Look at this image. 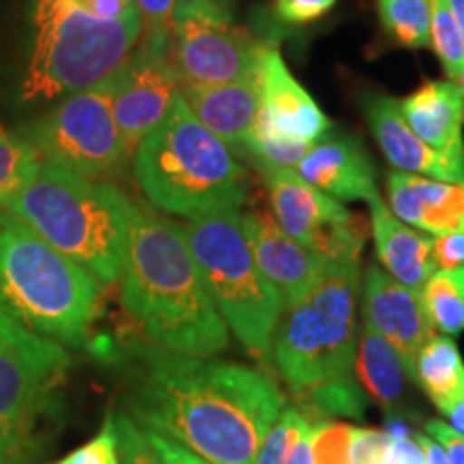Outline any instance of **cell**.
<instances>
[{
    "mask_svg": "<svg viewBox=\"0 0 464 464\" xmlns=\"http://www.w3.org/2000/svg\"><path fill=\"white\" fill-rule=\"evenodd\" d=\"M219 3H226V0H219Z\"/></svg>",
    "mask_w": 464,
    "mask_h": 464,
    "instance_id": "47",
    "label": "cell"
},
{
    "mask_svg": "<svg viewBox=\"0 0 464 464\" xmlns=\"http://www.w3.org/2000/svg\"><path fill=\"white\" fill-rule=\"evenodd\" d=\"M52 464H121L119 430H116L114 415L106 417L102 430L89 443L80 445L72 454Z\"/></svg>",
    "mask_w": 464,
    "mask_h": 464,
    "instance_id": "32",
    "label": "cell"
},
{
    "mask_svg": "<svg viewBox=\"0 0 464 464\" xmlns=\"http://www.w3.org/2000/svg\"><path fill=\"white\" fill-rule=\"evenodd\" d=\"M121 299L149 344L194 357H213L228 346L230 329L183 226L150 205H133Z\"/></svg>",
    "mask_w": 464,
    "mask_h": 464,
    "instance_id": "2",
    "label": "cell"
},
{
    "mask_svg": "<svg viewBox=\"0 0 464 464\" xmlns=\"http://www.w3.org/2000/svg\"><path fill=\"white\" fill-rule=\"evenodd\" d=\"M365 123L372 131L385 160L398 172L420 174L448 183H464V164L440 155L428 147L417 133L406 125L398 108V100L381 91H368L362 95Z\"/></svg>",
    "mask_w": 464,
    "mask_h": 464,
    "instance_id": "16",
    "label": "cell"
},
{
    "mask_svg": "<svg viewBox=\"0 0 464 464\" xmlns=\"http://www.w3.org/2000/svg\"><path fill=\"white\" fill-rule=\"evenodd\" d=\"M241 224L258 269L277 290L284 305L295 304L312 286L327 260L286 235L271 213H241Z\"/></svg>",
    "mask_w": 464,
    "mask_h": 464,
    "instance_id": "17",
    "label": "cell"
},
{
    "mask_svg": "<svg viewBox=\"0 0 464 464\" xmlns=\"http://www.w3.org/2000/svg\"><path fill=\"white\" fill-rule=\"evenodd\" d=\"M295 170L340 202H370L381 196L372 155L355 133L334 130L324 133Z\"/></svg>",
    "mask_w": 464,
    "mask_h": 464,
    "instance_id": "18",
    "label": "cell"
},
{
    "mask_svg": "<svg viewBox=\"0 0 464 464\" xmlns=\"http://www.w3.org/2000/svg\"><path fill=\"white\" fill-rule=\"evenodd\" d=\"M432 260L439 269H462L464 266V226L448 235L434 237Z\"/></svg>",
    "mask_w": 464,
    "mask_h": 464,
    "instance_id": "36",
    "label": "cell"
},
{
    "mask_svg": "<svg viewBox=\"0 0 464 464\" xmlns=\"http://www.w3.org/2000/svg\"><path fill=\"white\" fill-rule=\"evenodd\" d=\"M390 434L374 428H353L348 464H382L385 451L390 448Z\"/></svg>",
    "mask_w": 464,
    "mask_h": 464,
    "instance_id": "34",
    "label": "cell"
},
{
    "mask_svg": "<svg viewBox=\"0 0 464 464\" xmlns=\"http://www.w3.org/2000/svg\"><path fill=\"white\" fill-rule=\"evenodd\" d=\"M451 82L458 86V91H460V97H462V103H464V67L460 69V72H458V75L454 80H451Z\"/></svg>",
    "mask_w": 464,
    "mask_h": 464,
    "instance_id": "46",
    "label": "cell"
},
{
    "mask_svg": "<svg viewBox=\"0 0 464 464\" xmlns=\"http://www.w3.org/2000/svg\"><path fill=\"white\" fill-rule=\"evenodd\" d=\"M426 434H430L434 440L443 445L451 464H464V437H460L450 423L440 420L426 421Z\"/></svg>",
    "mask_w": 464,
    "mask_h": 464,
    "instance_id": "38",
    "label": "cell"
},
{
    "mask_svg": "<svg viewBox=\"0 0 464 464\" xmlns=\"http://www.w3.org/2000/svg\"><path fill=\"white\" fill-rule=\"evenodd\" d=\"M42 164V155L24 136H15L0 125V208H7L17 191L31 181Z\"/></svg>",
    "mask_w": 464,
    "mask_h": 464,
    "instance_id": "27",
    "label": "cell"
},
{
    "mask_svg": "<svg viewBox=\"0 0 464 464\" xmlns=\"http://www.w3.org/2000/svg\"><path fill=\"white\" fill-rule=\"evenodd\" d=\"M355 370L363 392L372 396L387 411V415L396 413L406 398L409 374L396 348L368 323H363L359 334Z\"/></svg>",
    "mask_w": 464,
    "mask_h": 464,
    "instance_id": "23",
    "label": "cell"
},
{
    "mask_svg": "<svg viewBox=\"0 0 464 464\" xmlns=\"http://www.w3.org/2000/svg\"><path fill=\"white\" fill-rule=\"evenodd\" d=\"M116 430H119V456L121 464H164L158 451L150 448L142 428L130 415H114Z\"/></svg>",
    "mask_w": 464,
    "mask_h": 464,
    "instance_id": "33",
    "label": "cell"
},
{
    "mask_svg": "<svg viewBox=\"0 0 464 464\" xmlns=\"http://www.w3.org/2000/svg\"><path fill=\"white\" fill-rule=\"evenodd\" d=\"M451 14H454L458 26H460L462 37H464V0H448Z\"/></svg>",
    "mask_w": 464,
    "mask_h": 464,
    "instance_id": "45",
    "label": "cell"
},
{
    "mask_svg": "<svg viewBox=\"0 0 464 464\" xmlns=\"http://www.w3.org/2000/svg\"><path fill=\"white\" fill-rule=\"evenodd\" d=\"M22 95L52 102L112 75L140 42L144 17H108L80 0H37Z\"/></svg>",
    "mask_w": 464,
    "mask_h": 464,
    "instance_id": "7",
    "label": "cell"
},
{
    "mask_svg": "<svg viewBox=\"0 0 464 464\" xmlns=\"http://www.w3.org/2000/svg\"><path fill=\"white\" fill-rule=\"evenodd\" d=\"M363 323L372 324L396 348L406 374L413 381L421 348L430 342L434 327L423 310L420 293L406 288L379 265H370L362 277Z\"/></svg>",
    "mask_w": 464,
    "mask_h": 464,
    "instance_id": "15",
    "label": "cell"
},
{
    "mask_svg": "<svg viewBox=\"0 0 464 464\" xmlns=\"http://www.w3.org/2000/svg\"><path fill=\"white\" fill-rule=\"evenodd\" d=\"M142 432L150 443V448L158 451V456L161 458V462L164 464H211L202 456L196 454V451L183 448L181 443L164 437V434L150 432V430H142Z\"/></svg>",
    "mask_w": 464,
    "mask_h": 464,
    "instance_id": "37",
    "label": "cell"
},
{
    "mask_svg": "<svg viewBox=\"0 0 464 464\" xmlns=\"http://www.w3.org/2000/svg\"><path fill=\"white\" fill-rule=\"evenodd\" d=\"M271 216L286 235L324 260H359L365 222L290 168H258Z\"/></svg>",
    "mask_w": 464,
    "mask_h": 464,
    "instance_id": "13",
    "label": "cell"
},
{
    "mask_svg": "<svg viewBox=\"0 0 464 464\" xmlns=\"http://www.w3.org/2000/svg\"><path fill=\"white\" fill-rule=\"evenodd\" d=\"M301 396L305 398L307 409H312L321 417H362L365 406H368L363 387L355 379L312 387Z\"/></svg>",
    "mask_w": 464,
    "mask_h": 464,
    "instance_id": "29",
    "label": "cell"
},
{
    "mask_svg": "<svg viewBox=\"0 0 464 464\" xmlns=\"http://www.w3.org/2000/svg\"><path fill=\"white\" fill-rule=\"evenodd\" d=\"M102 284L20 218L0 208V301L61 346L89 344Z\"/></svg>",
    "mask_w": 464,
    "mask_h": 464,
    "instance_id": "5",
    "label": "cell"
},
{
    "mask_svg": "<svg viewBox=\"0 0 464 464\" xmlns=\"http://www.w3.org/2000/svg\"><path fill=\"white\" fill-rule=\"evenodd\" d=\"M191 112L235 155L246 158L247 140L258 116V73L216 86H181Z\"/></svg>",
    "mask_w": 464,
    "mask_h": 464,
    "instance_id": "20",
    "label": "cell"
},
{
    "mask_svg": "<svg viewBox=\"0 0 464 464\" xmlns=\"http://www.w3.org/2000/svg\"><path fill=\"white\" fill-rule=\"evenodd\" d=\"M149 205L166 216L196 219L241 208L249 174L235 153L196 119L183 95L131 155Z\"/></svg>",
    "mask_w": 464,
    "mask_h": 464,
    "instance_id": "4",
    "label": "cell"
},
{
    "mask_svg": "<svg viewBox=\"0 0 464 464\" xmlns=\"http://www.w3.org/2000/svg\"><path fill=\"white\" fill-rule=\"evenodd\" d=\"M114 73L89 89L75 91L28 130L26 138L44 160L82 174L103 179L119 177L133 155L116 123Z\"/></svg>",
    "mask_w": 464,
    "mask_h": 464,
    "instance_id": "10",
    "label": "cell"
},
{
    "mask_svg": "<svg viewBox=\"0 0 464 464\" xmlns=\"http://www.w3.org/2000/svg\"><path fill=\"white\" fill-rule=\"evenodd\" d=\"M406 125L428 147L464 164V103L451 80H426L420 89L398 100Z\"/></svg>",
    "mask_w": 464,
    "mask_h": 464,
    "instance_id": "21",
    "label": "cell"
},
{
    "mask_svg": "<svg viewBox=\"0 0 464 464\" xmlns=\"http://www.w3.org/2000/svg\"><path fill=\"white\" fill-rule=\"evenodd\" d=\"M144 17V28H170L177 0H136Z\"/></svg>",
    "mask_w": 464,
    "mask_h": 464,
    "instance_id": "40",
    "label": "cell"
},
{
    "mask_svg": "<svg viewBox=\"0 0 464 464\" xmlns=\"http://www.w3.org/2000/svg\"><path fill=\"white\" fill-rule=\"evenodd\" d=\"M387 198L393 216L428 235H448L464 226V183L393 170L387 174Z\"/></svg>",
    "mask_w": 464,
    "mask_h": 464,
    "instance_id": "19",
    "label": "cell"
},
{
    "mask_svg": "<svg viewBox=\"0 0 464 464\" xmlns=\"http://www.w3.org/2000/svg\"><path fill=\"white\" fill-rule=\"evenodd\" d=\"M385 432L390 434V439H404L411 437V423L406 421L402 413H392L385 420Z\"/></svg>",
    "mask_w": 464,
    "mask_h": 464,
    "instance_id": "43",
    "label": "cell"
},
{
    "mask_svg": "<svg viewBox=\"0 0 464 464\" xmlns=\"http://www.w3.org/2000/svg\"><path fill=\"white\" fill-rule=\"evenodd\" d=\"M312 456L314 464H348L353 426L318 420L312 423Z\"/></svg>",
    "mask_w": 464,
    "mask_h": 464,
    "instance_id": "31",
    "label": "cell"
},
{
    "mask_svg": "<svg viewBox=\"0 0 464 464\" xmlns=\"http://www.w3.org/2000/svg\"><path fill=\"white\" fill-rule=\"evenodd\" d=\"M181 92L170 28H144L142 42L114 72V114L133 150L170 112Z\"/></svg>",
    "mask_w": 464,
    "mask_h": 464,
    "instance_id": "14",
    "label": "cell"
},
{
    "mask_svg": "<svg viewBox=\"0 0 464 464\" xmlns=\"http://www.w3.org/2000/svg\"><path fill=\"white\" fill-rule=\"evenodd\" d=\"M415 439H417V443L421 445L423 462L426 464H451L448 451H445L443 445H440L439 440H434L430 434L421 432V434H417Z\"/></svg>",
    "mask_w": 464,
    "mask_h": 464,
    "instance_id": "41",
    "label": "cell"
},
{
    "mask_svg": "<svg viewBox=\"0 0 464 464\" xmlns=\"http://www.w3.org/2000/svg\"><path fill=\"white\" fill-rule=\"evenodd\" d=\"M420 299L434 329L445 335L464 332V266L434 271L420 290Z\"/></svg>",
    "mask_w": 464,
    "mask_h": 464,
    "instance_id": "25",
    "label": "cell"
},
{
    "mask_svg": "<svg viewBox=\"0 0 464 464\" xmlns=\"http://www.w3.org/2000/svg\"><path fill=\"white\" fill-rule=\"evenodd\" d=\"M382 31L393 44L406 50L430 45V0H376Z\"/></svg>",
    "mask_w": 464,
    "mask_h": 464,
    "instance_id": "26",
    "label": "cell"
},
{
    "mask_svg": "<svg viewBox=\"0 0 464 464\" xmlns=\"http://www.w3.org/2000/svg\"><path fill=\"white\" fill-rule=\"evenodd\" d=\"M432 22H430V45L434 54L443 65L450 80H454L464 67V37L451 14L448 0H430Z\"/></svg>",
    "mask_w": 464,
    "mask_h": 464,
    "instance_id": "28",
    "label": "cell"
},
{
    "mask_svg": "<svg viewBox=\"0 0 464 464\" xmlns=\"http://www.w3.org/2000/svg\"><path fill=\"white\" fill-rule=\"evenodd\" d=\"M72 363L0 301V464H37L50 443Z\"/></svg>",
    "mask_w": 464,
    "mask_h": 464,
    "instance_id": "8",
    "label": "cell"
},
{
    "mask_svg": "<svg viewBox=\"0 0 464 464\" xmlns=\"http://www.w3.org/2000/svg\"><path fill=\"white\" fill-rule=\"evenodd\" d=\"M368 207L376 258L381 260L382 269L406 288L420 293L437 271L432 260L434 237L398 219L381 196L370 200Z\"/></svg>",
    "mask_w": 464,
    "mask_h": 464,
    "instance_id": "22",
    "label": "cell"
},
{
    "mask_svg": "<svg viewBox=\"0 0 464 464\" xmlns=\"http://www.w3.org/2000/svg\"><path fill=\"white\" fill-rule=\"evenodd\" d=\"M172 63L181 86H216L258 73L266 44L235 24L219 0H177L170 20Z\"/></svg>",
    "mask_w": 464,
    "mask_h": 464,
    "instance_id": "12",
    "label": "cell"
},
{
    "mask_svg": "<svg viewBox=\"0 0 464 464\" xmlns=\"http://www.w3.org/2000/svg\"><path fill=\"white\" fill-rule=\"evenodd\" d=\"M7 211L100 284L123 276L133 202L112 183L97 181L42 158Z\"/></svg>",
    "mask_w": 464,
    "mask_h": 464,
    "instance_id": "3",
    "label": "cell"
},
{
    "mask_svg": "<svg viewBox=\"0 0 464 464\" xmlns=\"http://www.w3.org/2000/svg\"><path fill=\"white\" fill-rule=\"evenodd\" d=\"M310 426L312 423L307 415L301 413L299 409L286 406L260 443L254 464H286L295 443Z\"/></svg>",
    "mask_w": 464,
    "mask_h": 464,
    "instance_id": "30",
    "label": "cell"
},
{
    "mask_svg": "<svg viewBox=\"0 0 464 464\" xmlns=\"http://www.w3.org/2000/svg\"><path fill=\"white\" fill-rule=\"evenodd\" d=\"M334 130L314 97L290 73L277 45H265L258 65V116L246 158L258 168H295Z\"/></svg>",
    "mask_w": 464,
    "mask_h": 464,
    "instance_id": "11",
    "label": "cell"
},
{
    "mask_svg": "<svg viewBox=\"0 0 464 464\" xmlns=\"http://www.w3.org/2000/svg\"><path fill=\"white\" fill-rule=\"evenodd\" d=\"M183 230L224 323L252 355H269L284 301L254 260L239 208L188 219Z\"/></svg>",
    "mask_w": 464,
    "mask_h": 464,
    "instance_id": "9",
    "label": "cell"
},
{
    "mask_svg": "<svg viewBox=\"0 0 464 464\" xmlns=\"http://www.w3.org/2000/svg\"><path fill=\"white\" fill-rule=\"evenodd\" d=\"M125 404L142 430L164 434L211 464H254L286 398L254 368L131 342Z\"/></svg>",
    "mask_w": 464,
    "mask_h": 464,
    "instance_id": "1",
    "label": "cell"
},
{
    "mask_svg": "<svg viewBox=\"0 0 464 464\" xmlns=\"http://www.w3.org/2000/svg\"><path fill=\"white\" fill-rule=\"evenodd\" d=\"M413 381L432 400L440 415L464 400V362L451 335L434 334L421 348Z\"/></svg>",
    "mask_w": 464,
    "mask_h": 464,
    "instance_id": "24",
    "label": "cell"
},
{
    "mask_svg": "<svg viewBox=\"0 0 464 464\" xmlns=\"http://www.w3.org/2000/svg\"><path fill=\"white\" fill-rule=\"evenodd\" d=\"M359 260H327L295 304L284 305L271 351L276 368L297 393L353 381L359 346Z\"/></svg>",
    "mask_w": 464,
    "mask_h": 464,
    "instance_id": "6",
    "label": "cell"
},
{
    "mask_svg": "<svg viewBox=\"0 0 464 464\" xmlns=\"http://www.w3.org/2000/svg\"><path fill=\"white\" fill-rule=\"evenodd\" d=\"M382 464H426L423 462L421 445L417 439L404 437V439H392L390 448L385 451Z\"/></svg>",
    "mask_w": 464,
    "mask_h": 464,
    "instance_id": "39",
    "label": "cell"
},
{
    "mask_svg": "<svg viewBox=\"0 0 464 464\" xmlns=\"http://www.w3.org/2000/svg\"><path fill=\"white\" fill-rule=\"evenodd\" d=\"M445 420H448L450 426L454 428L460 437H464V400L451 406L448 413H445Z\"/></svg>",
    "mask_w": 464,
    "mask_h": 464,
    "instance_id": "44",
    "label": "cell"
},
{
    "mask_svg": "<svg viewBox=\"0 0 464 464\" xmlns=\"http://www.w3.org/2000/svg\"><path fill=\"white\" fill-rule=\"evenodd\" d=\"M310 428H307V430L299 437L297 443H295V448H293V451H290L286 464H314V456H312Z\"/></svg>",
    "mask_w": 464,
    "mask_h": 464,
    "instance_id": "42",
    "label": "cell"
},
{
    "mask_svg": "<svg viewBox=\"0 0 464 464\" xmlns=\"http://www.w3.org/2000/svg\"><path fill=\"white\" fill-rule=\"evenodd\" d=\"M338 0H276V17L284 24L304 26L321 20L332 11Z\"/></svg>",
    "mask_w": 464,
    "mask_h": 464,
    "instance_id": "35",
    "label": "cell"
}]
</instances>
